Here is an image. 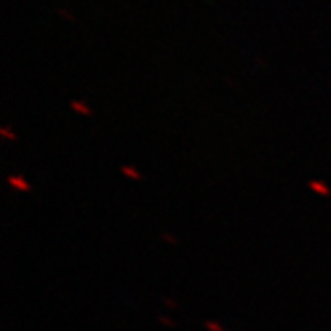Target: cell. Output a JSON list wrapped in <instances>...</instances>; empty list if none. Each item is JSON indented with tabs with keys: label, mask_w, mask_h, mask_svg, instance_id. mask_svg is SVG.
Masks as SVG:
<instances>
[{
	"label": "cell",
	"mask_w": 331,
	"mask_h": 331,
	"mask_svg": "<svg viewBox=\"0 0 331 331\" xmlns=\"http://www.w3.org/2000/svg\"><path fill=\"white\" fill-rule=\"evenodd\" d=\"M10 184L13 188H17V190H22V192H28V190H30V184H28L24 179H21V177H10Z\"/></svg>",
	"instance_id": "obj_1"
},
{
	"label": "cell",
	"mask_w": 331,
	"mask_h": 331,
	"mask_svg": "<svg viewBox=\"0 0 331 331\" xmlns=\"http://www.w3.org/2000/svg\"><path fill=\"white\" fill-rule=\"evenodd\" d=\"M309 186L313 188V190H315V192L322 193V195H327V193H329V190H327V188L324 186V184H322V182H311Z\"/></svg>",
	"instance_id": "obj_2"
},
{
	"label": "cell",
	"mask_w": 331,
	"mask_h": 331,
	"mask_svg": "<svg viewBox=\"0 0 331 331\" xmlns=\"http://www.w3.org/2000/svg\"><path fill=\"white\" fill-rule=\"evenodd\" d=\"M72 109H78V113H81V114H90V111H88L85 105L78 103V101H74V103H72Z\"/></svg>",
	"instance_id": "obj_3"
},
{
	"label": "cell",
	"mask_w": 331,
	"mask_h": 331,
	"mask_svg": "<svg viewBox=\"0 0 331 331\" xmlns=\"http://www.w3.org/2000/svg\"><path fill=\"white\" fill-rule=\"evenodd\" d=\"M124 173L125 175L133 177V179H138V173L135 171V168H124Z\"/></svg>",
	"instance_id": "obj_4"
},
{
	"label": "cell",
	"mask_w": 331,
	"mask_h": 331,
	"mask_svg": "<svg viewBox=\"0 0 331 331\" xmlns=\"http://www.w3.org/2000/svg\"><path fill=\"white\" fill-rule=\"evenodd\" d=\"M206 327H208V329H213V331H223V327L215 326V324H212V322H208V324H206Z\"/></svg>",
	"instance_id": "obj_5"
}]
</instances>
